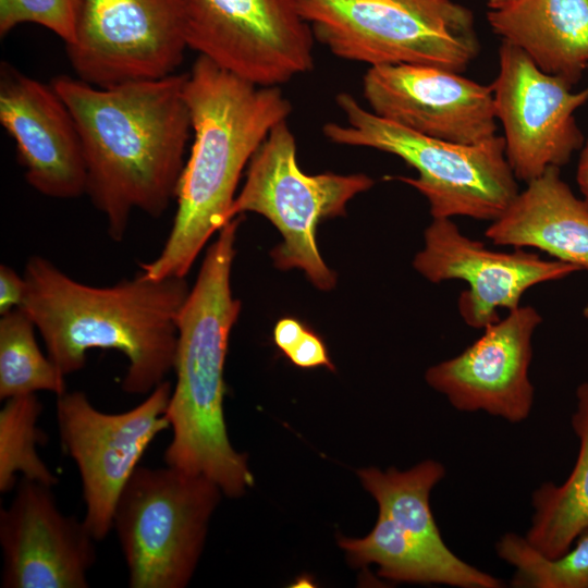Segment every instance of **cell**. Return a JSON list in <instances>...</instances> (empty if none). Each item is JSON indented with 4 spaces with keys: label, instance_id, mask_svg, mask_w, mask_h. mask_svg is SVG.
Wrapping results in <instances>:
<instances>
[{
    "label": "cell",
    "instance_id": "6da1fadb",
    "mask_svg": "<svg viewBox=\"0 0 588 588\" xmlns=\"http://www.w3.org/2000/svg\"><path fill=\"white\" fill-rule=\"evenodd\" d=\"M186 78L175 72L111 87L68 75L51 82L79 133L86 194L115 242L134 210L159 218L175 198L192 134Z\"/></svg>",
    "mask_w": 588,
    "mask_h": 588
},
{
    "label": "cell",
    "instance_id": "7a4b0ae2",
    "mask_svg": "<svg viewBox=\"0 0 588 588\" xmlns=\"http://www.w3.org/2000/svg\"><path fill=\"white\" fill-rule=\"evenodd\" d=\"M23 308L47 354L69 376L89 350H114L128 362L127 394H149L174 368L177 317L189 293L185 278L151 279L142 271L109 286L81 283L42 256L25 266Z\"/></svg>",
    "mask_w": 588,
    "mask_h": 588
},
{
    "label": "cell",
    "instance_id": "3957f363",
    "mask_svg": "<svg viewBox=\"0 0 588 588\" xmlns=\"http://www.w3.org/2000/svg\"><path fill=\"white\" fill-rule=\"evenodd\" d=\"M185 100L193 143L176 187L173 225L159 255L140 264L151 279L185 278L211 235L231 221L241 174L292 105L278 86H259L199 56Z\"/></svg>",
    "mask_w": 588,
    "mask_h": 588
},
{
    "label": "cell",
    "instance_id": "277c9868",
    "mask_svg": "<svg viewBox=\"0 0 588 588\" xmlns=\"http://www.w3.org/2000/svg\"><path fill=\"white\" fill-rule=\"evenodd\" d=\"M241 222L236 217L219 230L177 317L176 381L167 409L172 439L163 456L166 465L207 477L230 498L254 485L247 455L229 440L223 413L229 336L241 311L230 282Z\"/></svg>",
    "mask_w": 588,
    "mask_h": 588
},
{
    "label": "cell",
    "instance_id": "5b68a950",
    "mask_svg": "<svg viewBox=\"0 0 588 588\" xmlns=\"http://www.w3.org/2000/svg\"><path fill=\"white\" fill-rule=\"evenodd\" d=\"M346 124L327 123L322 132L340 145L369 147L401 158L417 177L395 176L416 188L433 219L468 217L493 221L518 194L503 136L465 145L428 137L364 109L347 93L336 96Z\"/></svg>",
    "mask_w": 588,
    "mask_h": 588
},
{
    "label": "cell",
    "instance_id": "8992f818",
    "mask_svg": "<svg viewBox=\"0 0 588 588\" xmlns=\"http://www.w3.org/2000/svg\"><path fill=\"white\" fill-rule=\"evenodd\" d=\"M297 7L334 56L370 66L463 73L480 50L473 12L452 0H297Z\"/></svg>",
    "mask_w": 588,
    "mask_h": 588
},
{
    "label": "cell",
    "instance_id": "52a82bcc",
    "mask_svg": "<svg viewBox=\"0 0 588 588\" xmlns=\"http://www.w3.org/2000/svg\"><path fill=\"white\" fill-rule=\"evenodd\" d=\"M222 490L205 476L137 466L117 501L115 530L131 588H184Z\"/></svg>",
    "mask_w": 588,
    "mask_h": 588
},
{
    "label": "cell",
    "instance_id": "ba28073f",
    "mask_svg": "<svg viewBox=\"0 0 588 588\" xmlns=\"http://www.w3.org/2000/svg\"><path fill=\"white\" fill-rule=\"evenodd\" d=\"M373 183L363 173H304L296 159L295 136L285 120L270 131L252 157L230 216L234 219L249 211L267 218L282 236L271 252L277 268L301 269L316 287L328 291L336 277L319 253L317 225L344 216L347 203Z\"/></svg>",
    "mask_w": 588,
    "mask_h": 588
},
{
    "label": "cell",
    "instance_id": "9c48e42d",
    "mask_svg": "<svg viewBox=\"0 0 588 588\" xmlns=\"http://www.w3.org/2000/svg\"><path fill=\"white\" fill-rule=\"evenodd\" d=\"M171 392L164 380L138 405L118 414L97 409L82 391L57 396L61 442L77 466L86 505L83 520L96 541L112 530L119 495L146 449L169 428Z\"/></svg>",
    "mask_w": 588,
    "mask_h": 588
},
{
    "label": "cell",
    "instance_id": "30bf717a",
    "mask_svg": "<svg viewBox=\"0 0 588 588\" xmlns=\"http://www.w3.org/2000/svg\"><path fill=\"white\" fill-rule=\"evenodd\" d=\"M187 47L259 86L314 66V40L297 0H185Z\"/></svg>",
    "mask_w": 588,
    "mask_h": 588
},
{
    "label": "cell",
    "instance_id": "8fae6325",
    "mask_svg": "<svg viewBox=\"0 0 588 588\" xmlns=\"http://www.w3.org/2000/svg\"><path fill=\"white\" fill-rule=\"evenodd\" d=\"M187 48L185 0H82L65 46L76 77L98 87L173 74Z\"/></svg>",
    "mask_w": 588,
    "mask_h": 588
},
{
    "label": "cell",
    "instance_id": "7c38bea8",
    "mask_svg": "<svg viewBox=\"0 0 588 588\" xmlns=\"http://www.w3.org/2000/svg\"><path fill=\"white\" fill-rule=\"evenodd\" d=\"M505 155L525 183L548 168L568 163L585 138L575 111L588 102V85L574 93L565 79L542 71L520 48L502 40L499 72L491 84Z\"/></svg>",
    "mask_w": 588,
    "mask_h": 588
},
{
    "label": "cell",
    "instance_id": "4fadbf2b",
    "mask_svg": "<svg viewBox=\"0 0 588 588\" xmlns=\"http://www.w3.org/2000/svg\"><path fill=\"white\" fill-rule=\"evenodd\" d=\"M415 270L432 283L462 280L457 299L463 321L485 329L501 319L499 311L520 306L524 294L538 284L564 279L576 267L514 248L499 252L461 232L450 218L433 219L424 233V247L413 260Z\"/></svg>",
    "mask_w": 588,
    "mask_h": 588
},
{
    "label": "cell",
    "instance_id": "5bb4252c",
    "mask_svg": "<svg viewBox=\"0 0 588 588\" xmlns=\"http://www.w3.org/2000/svg\"><path fill=\"white\" fill-rule=\"evenodd\" d=\"M363 94L376 115L428 137L473 145L498 130L491 85L442 68L370 66Z\"/></svg>",
    "mask_w": 588,
    "mask_h": 588
},
{
    "label": "cell",
    "instance_id": "9a60e30c",
    "mask_svg": "<svg viewBox=\"0 0 588 588\" xmlns=\"http://www.w3.org/2000/svg\"><path fill=\"white\" fill-rule=\"evenodd\" d=\"M541 322L532 306L507 311L462 353L429 367L426 382L460 412L524 421L534 405L529 368L532 338Z\"/></svg>",
    "mask_w": 588,
    "mask_h": 588
},
{
    "label": "cell",
    "instance_id": "2e32d148",
    "mask_svg": "<svg viewBox=\"0 0 588 588\" xmlns=\"http://www.w3.org/2000/svg\"><path fill=\"white\" fill-rule=\"evenodd\" d=\"M52 487L21 479L0 511L3 588H87L97 542L57 505Z\"/></svg>",
    "mask_w": 588,
    "mask_h": 588
},
{
    "label": "cell",
    "instance_id": "e0dca14e",
    "mask_svg": "<svg viewBox=\"0 0 588 588\" xmlns=\"http://www.w3.org/2000/svg\"><path fill=\"white\" fill-rule=\"evenodd\" d=\"M0 122L14 140L26 182L57 199L86 194L87 173L76 123L52 85L1 63Z\"/></svg>",
    "mask_w": 588,
    "mask_h": 588
},
{
    "label": "cell",
    "instance_id": "ac0fdd59",
    "mask_svg": "<svg viewBox=\"0 0 588 588\" xmlns=\"http://www.w3.org/2000/svg\"><path fill=\"white\" fill-rule=\"evenodd\" d=\"M485 235L499 246L535 248L588 270V200L578 198L550 167L526 183Z\"/></svg>",
    "mask_w": 588,
    "mask_h": 588
},
{
    "label": "cell",
    "instance_id": "d6986e66",
    "mask_svg": "<svg viewBox=\"0 0 588 588\" xmlns=\"http://www.w3.org/2000/svg\"><path fill=\"white\" fill-rule=\"evenodd\" d=\"M493 33L571 86L588 69V0H515L489 10Z\"/></svg>",
    "mask_w": 588,
    "mask_h": 588
},
{
    "label": "cell",
    "instance_id": "ffe728a7",
    "mask_svg": "<svg viewBox=\"0 0 588 588\" xmlns=\"http://www.w3.org/2000/svg\"><path fill=\"white\" fill-rule=\"evenodd\" d=\"M338 542L353 566L375 563L378 575L390 580L458 588L503 586L499 578L468 564L452 550L438 551L409 536L382 512L366 537H340Z\"/></svg>",
    "mask_w": 588,
    "mask_h": 588
},
{
    "label": "cell",
    "instance_id": "44dd1931",
    "mask_svg": "<svg viewBox=\"0 0 588 588\" xmlns=\"http://www.w3.org/2000/svg\"><path fill=\"white\" fill-rule=\"evenodd\" d=\"M572 427L579 441L575 465L561 485L546 481L531 495L526 539L541 553L558 558L588 528V382L576 390Z\"/></svg>",
    "mask_w": 588,
    "mask_h": 588
},
{
    "label": "cell",
    "instance_id": "7402d4cb",
    "mask_svg": "<svg viewBox=\"0 0 588 588\" xmlns=\"http://www.w3.org/2000/svg\"><path fill=\"white\" fill-rule=\"evenodd\" d=\"M445 467L426 460L407 470L370 467L357 471L364 488L378 503L379 512L422 543L442 552L445 544L430 509V492L445 476Z\"/></svg>",
    "mask_w": 588,
    "mask_h": 588
},
{
    "label": "cell",
    "instance_id": "603a6c76",
    "mask_svg": "<svg viewBox=\"0 0 588 588\" xmlns=\"http://www.w3.org/2000/svg\"><path fill=\"white\" fill-rule=\"evenodd\" d=\"M36 326L23 308L0 319V399L2 401L40 391L57 396L68 391L65 377L36 340Z\"/></svg>",
    "mask_w": 588,
    "mask_h": 588
},
{
    "label": "cell",
    "instance_id": "cb8c5ba5",
    "mask_svg": "<svg viewBox=\"0 0 588 588\" xmlns=\"http://www.w3.org/2000/svg\"><path fill=\"white\" fill-rule=\"evenodd\" d=\"M42 405L36 394L4 400L0 411V491L15 488L16 479L50 487L58 477L39 456L36 445L45 434L37 427Z\"/></svg>",
    "mask_w": 588,
    "mask_h": 588
},
{
    "label": "cell",
    "instance_id": "d4e9b609",
    "mask_svg": "<svg viewBox=\"0 0 588 588\" xmlns=\"http://www.w3.org/2000/svg\"><path fill=\"white\" fill-rule=\"evenodd\" d=\"M498 556L514 568L515 588H588V528L558 558L536 549L525 536L503 534L495 543Z\"/></svg>",
    "mask_w": 588,
    "mask_h": 588
},
{
    "label": "cell",
    "instance_id": "484cf974",
    "mask_svg": "<svg viewBox=\"0 0 588 588\" xmlns=\"http://www.w3.org/2000/svg\"><path fill=\"white\" fill-rule=\"evenodd\" d=\"M82 0H0V35L23 23L41 25L65 46L75 40Z\"/></svg>",
    "mask_w": 588,
    "mask_h": 588
},
{
    "label": "cell",
    "instance_id": "4316f807",
    "mask_svg": "<svg viewBox=\"0 0 588 588\" xmlns=\"http://www.w3.org/2000/svg\"><path fill=\"white\" fill-rule=\"evenodd\" d=\"M290 362L299 368L326 367L334 370L327 346L315 332L307 329L293 348L285 355Z\"/></svg>",
    "mask_w": 588,
    "mask_h": 588
},
{
    "label": "cell",
    "instance_id": "83f0119b",
    "mask_svg": "<svg viewBox=\"0 0 588 588\" xmlns=\"http://www.w3.org/2000/svg\"><path fill=\"white\" fill-rule=\"evenodd\" d=\"M26 281L8 265L0 266V315L23 306L26 295Z\"/></svg>",
    "mask_w": 588,
    "mask_h": 588
},
{
    "label": "cell",
    "instance_id": "f1b7e54d",
    "mask_svg": "<svg viewBox=\"0 0 588 588\" xmlns=\"http://www.w3.org/2000/svg\"><path fill=\"white\" fill-rule=\"evenodd\" d=\"M306 327L297 319L283 318L273 330V341L278 348L286 355L303 335Z\"/></svg>",
    "mask_w": 588,
    "mask_h": 588
},
{
    "label": "cell",
    "instance_id": "f546056e",
    "mask_svg": "<svg viewBox=\"0 0 588 588\" xmlns=\"http://www.w3.org/2000/svg\"><path fill=\"white\" fill-rule=\"evenodd\" d=\"M576 181L584 198L588 200V137L581 146L576 171Z\"/></svg>",
    "mask_w": 588,
    "mask_h": 588
},
{
    "label": "cell",
    "instance_id": "4dcf8cb0",
    "mask_svg": "<svg viewBox=\"0 0 588 588\" xmlns=\"http://www.w3.org/2000/svg\"><path fill=\"white\" fill-rule=\"evenodd\" d=\"M515 0H487L488 9L493 10H501L503 8H506L511 3H513Z\"/></svg>",
    "mask_w": 588,
    "mask_h": 588
},
{
    "label": "cell",
    "instance_id": "1f68e13d",
    "mask_svg": "<svg viewBox=\"0 0 588 588\" xmlns=\"http://www.w3.org/2000/svg\"><path fill=\"white\" fill-rule=\"evenodd\" d=\"M583 316L588 321V304L583 309Z\"/></svg>",
    "mask_w": 588,
    "mask_h": 588
}]
</instances>
